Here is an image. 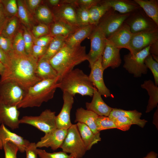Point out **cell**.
I'll return each instance as SVG.
<instances>
[{"label":"cell","mask_w":158,"mask_h":158,"mask_svg":"<svg viewBox=\"0 0 158 158\" xmlns=\"http://www.w3.org/2000/svg\"><path fill=\"white\" fill-rule=\"evenodd\" d=\"M7 54L8 63L0 81L15 82L27 91L42 80L36 74L38 59L32 55L18 54L13 50Z\"/></svg>","instance_id":"6da1fadb"},{"label":"cell","mask_w":158,"mask_h":158,"mask_svg":"<svg viewBox=\"0 0 158 158\" xmlns=\"http://www.w3.org/2000/svg\"><path fill=\"white\" fill-rule=\"evenodd\" d=\"M87 60L86 47L80 45L71 46L66 44L49 60V62L55 70L59 79L74 67Z\"/></svg>","instance_id":"7a4b0ae2"},{"label":"cell","mask_w":158,"mask_h":158,"mask_svg":"<svg viewBox=\"0 0 158 158\" xmlns=\"http://www.w3.org/2000/svg\"><path fill=\"white\" fill-rule=\"evenodd\" d=\"M58 88L74 97L76 94L92 97L95 87L89 76L79 68L73 69L59 79Z\"/></svg>","instance_id":"3957f363"},{"label":"cell","mask_w":158,"mask_h":158,"mask_svg":"<svg viewBox=\"0 0 158 158\" xmlns=\"http://www.w3.org/2000/svg\"><path fill=\"white\" fill-rule=\"evenodd\" d=\"M59 79L58 78L42 80L30 87L23 99L17 105L18 108L39 107L44 102L53 98L58 88Z\"/></svg>","instance_id":"277c9868"},{"label":"cell","mask_w":158,"mask_h":158,"mask_svg":"<svg viewBox=\"0 0 158 158\" xmlns=\"http://www.w3.org/2000/svg\"><path fill=\"white\" fill-rule=\"evenodd\" d=\"M62 151L69 153L75 158H81L87 151L80 135L76 124L67 129V135L60 147Z\"/></svg>","instance_id":"5b68a950"},{"label":"cell","mask_w":158,"mask_h":158,"mask_svg":"<svg viewBox=\"0 0 158 158\" xmlns=\"http://www.w3.org/2000/svg\"><path fill=\"white\" fill-rule=\"evenodd\" d=\"M150 46L134 54L130 52L123 57V67L134 77H141L142 74H146L148 69L145 63V58L150 54Z\"/></svg>","instance_id":"8992f818"},{"label":"cell","mask_w":158,"mask_h":158,"mask_svg":"<svg viewBox=\"0 0 158 158\" xmlns=\"http://www.w3.org/2000/svg\"><path fill=\"white\" fill-rule=\"evenodd\" d=\"M56 112L46 109L38 116H25L19 120L20 123L32 126L47 133L57 128Z\"/></svg>","instance_id":"52a82bcc"},{"label":"cell","mask_w":158,"mask_h":158,"mask_svg":"<svg viewBox=\"0 0 158 158\" xmlns=\"http://www.w3.org/2000/svg\"><path fill=\"white\" fill-rule=\"evenodd\" d=\"M124 23L129 27L133 34L158 30V25L141 8L130 13Z\"/></svg>","instance_id":"ba28073f"},{"label":"cell","mask_w":158,"mask_h":158,"mask_svg":"<svg viewBox=\"0 0 158 158\" xmlns=\"http://www.w3.org/2000/svg\"><path fill=\"white\" fill-rule=\"evenodd\" d=\"M26 91L15 82L0 81V99L7 104L17 106L24 97Z\"/></svg>","instance_id":"9c48e42d"},{"label":"cell","mask_w":158,"mask_h":158,"mask_svg":"<svg viewBox=\"0 0 158 158\" xmlns=\"http://www.w3.org/2000/svg\"><path fill=\"white\" fill-rule=\"evenodd\" d=\"M91 46L89 52L87 54V60L91 68L103 54L106 44L107 38L101 28L94 26L89 36Z\"/></svg>","instance_id":"30bf717a"},{"label":"cell","mask_w":158,"mask_h":158,"mask_svg":"<svg viewBox=\"0 0 158 158\" xmlns=\"http://www.w3.org/2000/svg\"><path fill=\"white\" fill-rule=\"evenodd\" d=\"M130 14H121L111 8L97 25L101 28L107 39L121 27Z\"/></svg>","instance_id":"8fae6325"},{"label":"cell","mask_w":158,"mask_h":158,"mask_svg":"<svg viewBox=\"0 0 158 158\" xmlns=\"http://www.w3.org/2000/svg\"><path fill=\"white\" fill-rule=\"evenodd\" d=\"M158 41V30L133 34L129 44L130 53L134 54Z\"/></svg>","instance_id":"7c38bea8"},{"label":"cell","mask_w":158,"mask_h":158,"mask_svg":"<svg viewBox=\"0 0 158 158\" xmlns=\"http://www.w3.org/2000/svg\"><path fill=\"white\" fill-rule=\"evenodd\" d=\"M90 68V73L89 76L94 87L101 95L106 98L111 97L110 91L106 86L104 82L103 76L104 70L102 64V56Z\"/></svg>","instance_id":"4fadbf2b"},{"label":"cell","mask_w":158,"mask_h":158,"mask_svg":"<svg viewBox=\"0 0 158 158\" xmlns=\"http://www.w3.org/2000/svg\"><path fill=\"white\" fill-rule=\"evenodd\" d=\"M20 112L16 106L7 104L0 99V123L12 130L18 128L20 124Z\"/></svg>","instance_id":"5bb4252c"},{"label":"cell","mask_w":158,"mask_h":158,"mask_svg":"<svg viewBox=\"0 0 158 158\" xmlns=\"http://www.w3.org/2000/svg\"><path fill=\"white\" fill-rule=\"evenodd\" d=\"M67 130L56 128L41 138L36 143L37 147H50L55 150L60 148L67 135Z\"/></svg>","instance_id":"9a60e30c"},{"label":"cell","mask_w":158,"mask_h":158,"mask_svg":"<svg viewBox=\"0 0 158 158\" xmlns=\"http://www.w3.org/2000/svg\"><path fill=\"white\" fill-rule=\"evenodd\" d=\"M73 97L67 92H63V104L56 118L57 128L67 130L72 124L71 121L70 113L74 102Z\"/></svg>","instance_id":"2e32d148"},{"label":"cell","mask_w":158,"mask_h":158,"mask_svg":"<svg viewBox=\"0 0 158 158\" xmlns=\"http://www.w3.org/2000/svg\"><path fill=\"white\" fill-rule=\"evenodd\" d=\"M107 39L106 44L102 56V64L103 70L110 67L114 69L119 67L121 63L120 50Z\"/></svg>","instance_id":"e0dca14e"},{"label":"cell","mask_w":158,"mask_h":158,"mask_svg":"<svg viewBox=\"0 0 158 158\" xmlns=\"http://www.w3.org/2000/svg\"><path fill=\"white\" fill-rule=\"evenodd\" d=\"M8 142L16 145L21 153L25 152L30 143L28 140L11 131L4 124H1L0 126V150L3 149L4 145Z\"/></svg>","instance_id":"ac0fdd59"},{"label":"cell","mask_w":158,"mask_h":158,"mask_svg":"<svg viewBox=\"0 0 158 158\" xmlns=\"http://www.w3.org/2000/svg\"><path fill=\"white\" fill-rule=\"evenodd\" d=\"M133 33L129 27L124 22L121 27L107 39L116 47L129 50V44Z\"/></svg>","instance_id":"d6986e66"},{"label":"cell","mask_w":158,"mask_h":158,"mask_svg":"<svg viewBox=\"0 0 158 158\" xmlns=\"http://www.w3.org/2000/svg\"><path fill=\"white\" fill-rule=\"evenodd\" d=\"M92 100L90 102H86V109L92 111L99 116H109L113 108L108 105L102 99L101 95L95 88Z\"/></svg>","instance_id":"ffe728a7"},{"label":"cell","mask_w":158,"mask_h":158,"mask_svg":"<svg viewBox=\"0 0 158 158\" xmlns=\"http://www.w3.org/2000/svg\"><path fill=\"white\" fill-rule=\"evenodd\" d=\"M54 18L63 21L78 28L80 27L78 22L75 6L70 4L62 3L56 11Z\"/></svg>","instance_id":"44dd1931"},{"label":"cell","mask_w":158,"mask_h":158,"mask_svg":"<svg viewBox=\"0 0 158 158\" xmlns=\"http://www.w3.org/2000/svg\"><path fill=\"white\" fill-rule=\"evenodd\" d=\"M98 115L95 113L80 107L76 109L75 122L83 123L87 126L95 134H100L97 130L96 120Z\"/></svg>","instance_id":"7402d4cb"},{"label":"cell","mask_w":158,"mask_h":158,"mask_svg":"<svg viewBox=\"0 0 158 158\" xmlns=\"http://www.w3.org/2000/svg\"><path fill=\"white\" fill-rule=\"evenodd\" d=\"M102 1L114 11L122 14L130 13L140 8L134 0H105Z\"/></svg>","instance_id":"603a6c76"},{"label":"cell","mask_w":158,"mask_h":158,"mask_svg":"<svg viewBox=\"0 0 158 158\" xmlns=\"http://www.w3.org/2000/svg\"><path fill=\"white\" fill-rule=\"evenodd\" d=\"M49 28L51 36H59L67 38L79 28L63 20H55Z\"/></svg>","instance_id":"cb8c5ba5"},{"label":"cell","mask_w":158,"mask_h":158,"mask_svg":"<svg viewBox=\"0 0 158 158\" xmlns=\"http://www.w3.org/2000/svg\"><path fill=\"white\" fill-rule=\"evenodd\" d=\"M142 113L136 110H125L120 109L113 108L109 116L114 119L120 116L127 117L132 121L133 124L138 125L141 128H143L147 121L140 118Z\"/></svg>","instance_id":"d4e9b609"},{"label":"cell","mask_w":158,"mask_h":158,"mask_svg":"<svg viewBox=\"0 0 158 158\" xmlns=\"http://www.w3.org/2000/svg\"><path fill=\"white\" fill-rule=\"evenodd\" d=\"M81 137L87 150H90L92 146L101 140L100 134H95L86 125L80 122L76 124Z\"/></svg>","instance_id":"484cf974"},{"label":"cell","mask_w":158,"mask_h":158,"mask_svg":"<svg viewBox=\"0 0 158 158\" xmlns=\"http://www.w3.org/2000/svg\"><path fill=\"white\" fill-rule=\"evenodd\" d=\"M94 25L89 24L78 28L66 38V44L71 46L80 45L81 42L90 36Z\"/></svg>","instance_id":"4316f807"},{"label":"cell","mask_w":158,"mask_h":158,"mask_svg":"<svg viewBox=\"0 0 158 158\" xmlns=\"http://www.w3.org/2000/svg\"><path fill=\"white\" fill-rule=\"evenodd\" d=\"M36 74L42 80L60 78L56 71L51 65L49 61L40 59L38 61Z\"/></svg>","instance_id":"83f0119b"},{"label":"cell","mask_w":158,"mask_h":158,"mask_svg":"<svg viewBox=\"0 0 158 158\" xmlns=\"http://www.w3.org/2000/svg\"><path fill=\"white\" fill-rule=\"evenodd\" d=\"M141 87L145 89L149 96L145 112L148 113L158 106V87L150 80H145Z\"/></svg>","instance_id":"f1b7e54d"},{"label":"cell","mask_w":158,"mask_h":158,"mask_svg":"<svg viewBox=\"0 0 158 158\" xmlns=\"http://www.w3.org/2000/svg\"><path fill=\"white\" fill-rule=\"evenodd\" d=\"M146 15L158 25V1L134 0Z\"/></svg>","instance_id":"f546056e"},{"label":"cell","mask_w":158,"mask_h":158,"mask_svg":"<svg viewBox=\"0 0 158 158\" xmlns=\"http://www.w3.org/2000/svg\"><path fill=\"white\" fill-rule=\"evenodd\" d=\"M111 8L102 1L99 4L91 7L89 10L90 24L97 25L101 19Z\"/></svg>","instance_id":"4dcf8cb0"},{"label":"cell","mask_w":158,"mask_h":158,"mask_svg":"<svg viewBox=\"0 0 158 158\" xmlns=\"http://www.w3.org/2000/svg\"><path fill=\"white\" fill-rule=\"evenodd\" d=\"M66 38L59 36L53 37L45 53L40 59L49 61L65 44Z\"/></svg>","instance_id":"1f68e13d"},{"label":"cell","mask_w":158,"mask_h":158,"mask_svg":"<svg viewBox=\"0 0 158 158\" xmlns=\"http://www.w3.org/2000/svg\"><path fill=\"white\" fill-rule=\"evenodd\" d=\"M18 6L17 17L24 26L29 29L32 26V19L31 14L28 10L25 0H17Z\"/></svg>","instance_id":"d6a6232c"},{"label":"cell","mask_w":158,"mask_h":158,"mask_svg":"<svg viewBox=\"0 0 158 158\" xmlns=\"http://www.w3.org/2000/svg\"><path fill=\"white\" fill-rule=\"evenodd\" d=\"M19 21L17 16L8 18L1 35L12 41L18 31Z\"/></svg>","instance_id":"836d02e7"},{"label":"cell","mask_w":158,"mask_h":158,"mask_svg":"<svg viewBox=\"0 0 158 158\" xmlns=\"http://www.w3.org/2000/svg\"><path fill=\"white\" fill-rule=\"evenodd\" d=\"M36 18L42 23L49 24L54 19V15L49 8L46 6H40L35 13Z\"/></svg>","instance_id":"e575fe53"},{"label":"cell","mask_w":158,"mask_h":158,"mask_svg":"<svg viewBox=\"0 0 158 158\" xmlns=\"http://www.w3.org/2000/svg\"><path fill=\"white\" fill-rule=\"evenodd\" d=\"M12 44L13 50L15 53L22 55L27 54L25 51L23 31L18 30L12 40Z\"/></svg>","instance_id":"d590c367"},{"label":"cell","mask_w":158,"mask_h":158,"mask_svg":"<svg viewBox=\"0 0 158 158\" xmlns=\"http://www.w3.org/2000/svg\"><path fill=\"white\" fill-rule=\"evenodd\" d=\"M97 130L99 132L102 130L116 128L113 119L109 116H98L96 119Z\"/></svg>","instance_id":"8d00e7d4"},{"label":"cell","mask_w":158,"mask_h":158,"mask_svg":"<svg viewBox=\"0 0 158 158\" xmlns=\"http://www.w3.org/2000/svg\"><path fill=\"white\" fill-rule=\"evenodd\" d=\"M5 13L8 18L17 16L18 6L16 0H1Z\"/></svg>","instance_id":"74e56055"},{"label":"cell","mask_w":158,"mask_h":158,"mask_svg":"<svg viewBox=\"0 0 158 158\" xmlns=\"http://www.w3.org/2000/svg\"><path fill=\"white\" fill-rule=\"evenodd\" d=\"M145 63L147 68L151 71L154 80L155 84L158 85V62L155 61L150 54L145 59Z\"/></svg>","instance_id":"f35d334b"},{"label":"cell","mask_w":158,"mask_h":158,"mask_svg":"<svg viewBox=\"0 0 158 158\" xmlns=\"http://www.w3.org/2000/svg\"><path fill=\"white\" fill-rule=\"evenodd\" d=\"M23 34L26 52L28 54L31 55L32 48L34 45V37L29 29L24 26L23 27Z\"/></svg>","instance_id":"ab89813d"},{"label":"cell","mask_w":158,"mask_h":158,"mask_svg":"<svg viewBox=\"0 0 158 158\" xmlns=\"http://www.w3.org/2000/svg\"><path fill=\"white\" fill-rule=\"evenodd\" d=\"M89 9L82 7H79L76 11L77 20L80 27L90 24Z\"/></svg>","instance_id":"60d3db41"},{"label":"cell","mask_w":158,"mask_h":158,"mask_svg":"<svg viewBox=\"0 0 158 158\" xmlns=\"http://www.w3.org/2000/svg\"><path fill=\"white\" fill-rule=\"evenodd\" d=\"M38 155L40 158H75L71 155H68L63 151L49 153L45 150L37 149Z\"/></svg>","instance_id":"b9f144b4"},{"label":"cell","mask_w":158,"mask_h":158,"mask_svg":"<svg viewBox=\"0 0 158 158\" xmlns=\"http://www.w3.org/2000/svg\"><path fill=\"white\" fill-rule=\"evenodd\" d=\"M100 0H68L62 1V3L70 4L74 6H79L89 9L92 6L99 4Z\"/></svg>","instance_id":"7bdbcfd3"},{"label":"cell","mask_w":158,"mask_h":158,"mask_svg":"<svg viewBox=\"0 0 158 158\" xmlns=\"http://www.w3.org/2000/svg\"><path fill=\"white\" fill-rule=\"evenodd\" d=\"M113 119L116 128L123 131L128 130L133 125L131 120L125 116H120Z\"/></svg>","instance_id":"ee69618b"},{"label":"cell","mask_w":158,"mask_h":158,"mask_svg":"<svg viewBox=\"0 0 158 158\" xmlns=\"http://www.w3.org/2000/svg\"><path fill=\"white\" fill-rule=\"evenodd\" d=\"M32 33L35 38H37L49 35V28L47 25L41 23L33 27Z\"/></svg>","instance_id":"f6af8a7d"},{"label":"cell","mask_w":158,"mask_h":158,"mask_svg":"<svg viewBox=\"0 0 158 158\" xmlns=\"http://www.w3.org/2000/svg\"><path fill=\"white\" fill-rule=\"evenodd\" d=\"M3 149L5 153V158H17L18 147L11 142H8L4 145Z\"/></svg>","instance_id":"bcb514c9"},{"label":"cell","mask_w":158,"mask_h":158,"mask_svg":"<svg viewBox=\"0 0 158 158\" xmlns=\"http://www.w3.org/2000/svg\"><path fill=\"white\" fill-rule=\"evenodd\" d=\"M0 48L7 54L13 50L12 41L0 35Z\"/></svg>","instance_id":"7dc6e473"},{"label":"cell","mask_w":158,"mask_h":158,"mask_svg":"<svg viewBox=\"0 0 158 158\" xmlns=\"http://www.w3.org/2000/svg\"><path fill=\"white\" fill-rule=\"evenodd\" d=\"M48 46L42 47L34 44L32 47L31 55L39 60L45 53Z\"/></svg>","instance_id":"c3c4849f"},{"label":"cell","mask_w":158,"mask_h":158,"mask_svg":"<svg viewBox=\"0 0 158 158\" xmlns=\"http://www.w3.org/2000/svg\"><path fill=\"white\" fill-rule=\"evenodd\" d=\"M53 37L49 34L44 35L37 38L34 37V44L42 46H48Z\"/></svg>","instance_id":"681fc988"},{"label":"cell","mask_w":158,"mask_h":158,"mask_svg":"<svg viewBox=\"0 0 158 158\" xmlns=\"http://www.w3.org/2000/svg\"><path fill=\"white\" fill-rule=\"evenodd\" d=\"M37 148L35 142H30L25 150L26 158H37Z\"/></svg>","instance_id":"f907efd6"},{"label":"cell","mask_w":158,"mask_h":158,"mask_svg":"<svg viewBox=\"0 0 158 158\" xmlns=\"http://www.w3.org/2000/svg\"><path fill=\"white\" fill-rule=\"evenodd\" d=\"M41 0H25L26 6L30 13H34L35 10L40 6L41 2Z\"/></svg>","instance_id":"816d5d0a"},{"label":"cell","mask_w":158,"mask_h":158,"mask_svg":"<svg viewBox=\"0 0 158 158\" xmlns=\"http://www.w3.org/2000/svg\"><path fill=\"white\" fill-rule=\"evenodd\" d=\"M2 4H0V35L8 20Z\"/></svg>","instance_id":"f5cc1de1"},{"label":"cell","mask_w":158,"mask_h":158,"mask_svg":"<svg viewBox=\"0 0 158 158\" xmlns=\"http://www.w3.org/2000/svg\"><path fill=\"white\" fill-rule=\"evenodd\" d=\"M0 62L2 63L6 67L9 62L8 55L5 51L0 48Z\"/></svg>","instance_id":"db71d44e"},{"label":"cell","mask_w":158,"mask_h":158,"mask_svg":"<svg viewBox=\"0 0 158 158\" xmlns=\"http://www.w3.org/2000/svg\"><path fill=\"white\" fill-rule=\"evenodd\" d=\"M149 51L152 56H158V41L150 46Z\"/></svg>","instance_id":"11a10c76"},{"label":"cell","mask_w":158,"mask_h":158,"mask_svg":"<svg viewBox=\"0 0 158 158\" xmlns=\"http://www.w3.org/2000/svg\"><path fill=\"white\" fill-rule=\"evenodd\" d=\"M157 156L158 154L157 153L154 151H151L142 158H157Z\"/></svg>","instance_id":"9f6ffc18"},{"label":"cell","mask_w":158,"mask_h":158,"mask_svg":"<svg viewBox=\"0 0 158 158\" xmlns=\"http://www.w3.org/2000/svg\"><path fill=\"white\" fill-rule=\"evenodd\" d=\"M158 107L157 109L155 111L154 114L153 121L154 122L153 123L156 126V127H158V123H157V121H158Z\"/></svg>","instance_id":"6f0895ef"},{"label":"cell","mask_w":158,"mask_h":158,"mask_svg":"<svg viewBox=\"0 0 158 158\" xmlns=\"http://www.w3.org/2000/svg\"><path fill=\"white\" fill-rule=\"evenodd\" d=\"M61 1L59 0H49L48 2L52 6H56L58 5Z\"/></svg>","instance_id":"680465c9"},{"label":"cell","mask_w":158,"mask_h":158,"mask_svg":"<svg viewBox=\"0 0 158 158\" xmlns=\"http://www.w3.org/2000/svg\"><path fill=\"white\" fill-rule=\"evenodd\" d=\"M6 69L5 66L0 62V75L1 76L3 74Z\"/></svg>","instance_id":"91938a15"},{"label":"cell","mask_w":158,"mask_h":158,"mask_svg":"<svg viewBox=\"0 0 158 158\" xmlns=\"http://www.w3.org/2000/svg\"><path fill=\"white\" fill-rule=\"evenodd\" d=\"M1 0H0V4L1 3Z\"/></svg>","instance_id":"94428289"}]
</instances>
